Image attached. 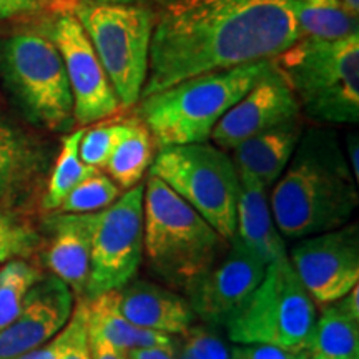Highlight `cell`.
Here are the masks:
<instances>
[{
    "label": "cell",
    "mask_w": 359,
    "mask_h": 359,
    "mask_svg": "<svg viewBox=\"0 0 359 359\" xmlns=\"http://www.w3.org/2000/svg\"><path fill=\"white\" fill-rule=\"evenodd\" d=\"M45 273L29 259H11L0 266V330L20 311L27 294Z\"/></svg>",
    "instance_id": "26"
},
{
    "label": "cell",
    "mask_w": 359,
    "mask_h": 359,
    "mask_svg": "<svg viewBox=\"0 0 359 359\" xmlns=\"http://www.w3.org/2000/svg\"><path fill=\"white\" fill-rule=\"evenodd\" d=\"M69 339L58 359H90L88 346V325H87V303L85 299H77L74 313L69 323Z\"/></svg>",
    "instance_id": "31"
},
{
    "label": "cell",
    "mask_w": 359,
    "mask_h": 359,
    "mask_svg": "<svg viewBox=\"0 0 359 359\" xmlns=\"http://www.w3.org/2000/svg\"><path fill=\"white\" fill-rule=\"evenodd\" d=\"M299 111L293 90L275 65L222 116L210 138L222 150H233L253 135L298 118Z\"/></svg>",
    "instance_id": "15"
},
{
    "label": "cell",
    "mask_w": 359,
    "mask_h": 359,
    "mask_svg": "<svg viewBox=\"0 0 359 359\" xmlns=\"http://www.w3.org/2000/svg\"><path fill=\"white\" fill-rule=\"evenodd\" d=\"M228 241L182 196L150 175L143 191V253L156 275L188 290L218 263Z\"/></svg>",
    "instance_id": "4"
},
{
    "label": "cell",
    "mask_w": 359,
    "mask_h": 359,
    "mask_svg": "<svg viewBox=\"0 0 359 359\" xmlns=\"http://www.w3.org/2000/svg\"><path fill=\"white\" fill-rule=\"evenodd\" d=\"M316 320V303L283 257L266 264L258 288L224 326L235 344L309 349Z\"/></svg>",
    "instance_id": "7"
},
{
    "label": "cell",
    "mask_w": 359,
    "mask_h": 359,
    "mask_svg": "<svg viewBox=\"0 0 359 359\" xmlns=\"http://www.w3.org/2000/svg\"><path fill=\"white\" fill-rule=\"evenodd\" d=\"M85 128L74 130L62 140L60 154L53 165L50 178L42 196V208L45 212H57L58 206L65 200V196L79 185L82 180L97 172V168L88 167L80 160L79 147L82 140Z\"/></svg>",
    "instance_id": "25"
},
{
    "label": "cell",
    "mask_w": 359,
    "mask_h": 359,
    "mask_svg": "<svg viewBox=\"0 0 359 359\" xmlns=\"http://www.w3.org/2000/svg\"><path fill=\"white\" fill-rule=\"evenodd\" d=\"M299 39L291 0H172L155 19L140 100L210 72L273 60Z\"/></svg>",
    "instance_id": "1"
},
{
    "label": "cell",
    "mask_w": 359,
    "mask_h": 359,
    "mask_svg": "<svg viewBox=\"0 0 359 359\" xmlns=\"http://www.w3.org/2000/svg\"><path fill=\"white\" fill-rule=\"evenodd\" d=\"M230 243L226 257L187 290L193 314L208 325H226L251 298L266 269L235 238Z\"/></svg>",
    "instance_id": "13"
},
{
    "label": "cell",
    "mask_w": 359,
    "mask_h": 359,
    "mask_svg": "<svg viewBox=\"0 0 359 359\" xmlns=\"http://www.w3.org/2000/svg\"><path fill=\"white\" fill-rule=\"evenodd\" d=\"M85 303H87L88 330L102 334L123 351L163 346L175 341L170 334L132 325L118 308V291L98 294L93 299H85Z\"/></svg>",
    "instance_id": "21"
},
{
    "label": "cell",
    "mask_w": 359,
    "mask_h": 359,
    "mask_svg": "<svg viewBox=\"0 0 359 359\" xmlns=\"http://www.w3.org/2000/svg\"><path fill=\"white\" fill-rule=\"evenodd\" d=\"M358 203V180L338 135L327 128L303 132L269 198L281 236L302 240L338 230L349 223Z\"/></svg>",
    "instance_id": "2"
},
{
    "label": "cell",
    "mask_w": 359,
    "mask_h": 359,
    "mask_svg": "<svg viewBox=\"0 0 359 359\" xmlns=\"http://www.w3.org/2000/svg\"><path fill=\"white\" fill-rule=\"evenodd\" d=\"M288 259L314 303H336L359 283L358 224L302 238Z\"/></svg>",
    "instance_id": "11"
},
{
    "label": "cell",
    "mask_w": 359,
    "mask_h": 359,
    "mask_svg": "<svg viewBox=\"0 0 359 359\" xmlns=\"http://www.w3.org/2000/svg\"><path fill=\"white\" fill-rule=\"evenodd\" d=\"M346 148H348V165L351 168V172L354 175V178L359 180V142H358V133L354 135H348V140H346Z\"/></svg>",
    "instance_id": "39"
},
{
    "label": "cell",
    "mask_w": 359,
    "mask_h": 359,
    "mask_svg": "<svg viewBox=\"0 0 359 359\" xmlns=\"http://www.w3.org/2000/svg\"><path fill=\"white\" fill-rule=\"evenodd\" d=\"M182 336V346L191 354L193 359H231L226 344L208 327L190 326Z\"/></svg>",
    "instance_id": "30"
},
{
    "label": "cell",
    "mask_w": 359,
    "mask_h": 359,
    "mask_svg": "<svg viewBox=\"0 0 359 359\" xmlns=\"http://www.w3.org/2000/svg\"><path fill=\"white\" fill-rule=\"evenodd\" d=\"M177 359H193V358H191V354L188 353L187 349L182 346V344H180L178 351H177Z\"/></svg>",
    "instance_id": "41"
},
{
    "label": "cell",
    "mask_w": 359,
    "mask_h": 359,
    "mask_svg": "<svg viewBox=\"0 0 359 359\" xmlns=\"http://www.w3.org/2000/svg\"><path fill=\"white\" fill-rule=\"evenodd\" d=\"M123 109L140 102L155 13L150 7L80 2L74 12Z\"/></svg>",
    "instance_id": "9"
},
{
    "label": "cell",
    "mask_w": 359,
    "mask_h": 359,
    "mask_svg": "<svg viewBox=\"0 0 359 359\" xmlns=\"http://www.w3.org/2000/svg\"><path fill=\"white\" fill-rule=\"evenodd\" d=\"M118 308L135 326L165 334H183L193 326V314L185 298L148 281H130L118 290Z\"/></svg>",
    "instance_id": "18"
},
{
    "label": "cell",
    "mask_w": 359,
    "mask_h": 359,
    "mask_svg": "<svg viewBox=\"0 0 359 359\" xmlns=\"http://www.w3.org/2000/svg\"><path fill=\"white\" fill-rule=\"evenodd\" d=\"M37 11L34 0H0V20L12 19L25 12Z\"/></svg>",
    "instance_id": "36"
},
{
    "label": "cell",
    "mask_w": 359,
    "mask_h": 359,
    "mask_svg": "<svg viewBox=\"0 0 359 359\" xmlns=\"http://www.w3.org/2000/svg\"><path fill=\"white\" fill-rule=\"evenodd\" d=\"M48 163L43 143L0 110V210L20 213L37 195Z\"/></svg>",
    "instance_id": "16"
},
{
    "label": "cell",
    "mask_w": 359,
    "mask_h": 359,
    "mask_svg": "<svg viewBox=\"0 0 359 359\" xmlns=\"http://www.w3.org/2000/svg\"><path fill=\"white\" fill-rule=\"evenodd\" d=\"M85 4H95V6H138L145 0H80Z\"/></svg>",
    "instance_id": "40"
},
{
    "label": "cell",
    "mask_w": 359,
    "mask_h": 359,
    "mask_svg": "<svg viewBox=\"0 0 359 359\" xmlns=\"http://www.w3.org/2000/svg\"><path fill=\"white\" fill-rule=\"evenodd\" d=\"M88 346H90V359H128L127 351L116 348L109 339L103 338L102 334L88 330Z\"/></svg>",
    "instance_id": "34"
},
{
    "label": "cell",
    "mask_w": 359,
    "mask_h": 359,
    "mask_svg": "<svg viewBox=\"0 0 359 359\" xmlns=\"http://www.w3.org/2000/svg\"><path fill=\"white\" fill-rule=\"evenodd\" d=\"M43 226L48 238L39 253H42L45 266L69 286L75 298L83 299L90 275L92 213L53 212Z\"/></svg>",
    "instance_id": "17"
},
{
    "label": "cell",
    "mask_w": 359,
    "mask_h": 359,
    "mask_svg": "<svg viewBox=\"0 0 359 359\" xmlns=\"http://www.w3.org/2000/svg\"><path fill=\"white\" fill-rule=\"evenodd\" d=\"M231 359H309L308 349H286L271 344H236Z\"/></svg>",
    "instance_id": "32"
},
{
    "label": "cell",
    "mask_w": 359,
    "mask_h": 359,
    "mask_svg": "<svg viewBox=\"0 0 359 359\" xmlns=\"http://www.w3.org/2000/svg\"><path fill=\"white\" fill-rule=\"evenodd\" d=\"M309 359H359V321L326 306L314 325Z\"/></svg>",
    "instance_id": "24"
},
{
    "label": "cell",
    "mask_w": 359,
    "mask_h": 359,
    "mask_svg": "<svg viewBox=\"0 0 359 359\" xmlns=\"http://www.w3.org/2000/svg\"><path fill=\"white\" fill-rule=\"evenodd\" d=\"M302 135L303 123L294 118L246 138L233 148L231 160L238 173L250 175L266 188L275 185L288 167Z\"/></svg>",
    "instance_id": "20"
},
{
    "label": "cell",
    "mask_w": 359,
    "mask_h": 359,
    "mask_svg": "<svg viewBox=\"0 0 359 359\" xmlns=\"http://www.w3.org/2000/svg\"><path fill=\"white\" fill-rule=\"evenodd\" d=\"M178 344L177 341L170 344H163V346H154V348H137L127 351L128 359H177Z\"/></svg>",
    "instance_id": "35"
},
{
    "label": "cell",
    "mask_w": 359,
    "mask_h": 359,
    "mask_svg": "<svg viewBox=\"0 0 359 359\" xmlns=\"http://www.w3.org/2000/svg\"><path fill=\"white\" fill-rule=\"evenodd\" d=\"M0 82L27 122L50 132L75 127L74 97L52 37L24 30L0 40Z\"/></svg>",
    "instance_id": "6"
},
{
    "label": "cell",
    "mask_w": 359,
    "mask_h": 359,
    "mask_svg": "<svg viewBox=\"0 0 359 359\" xmlns=\"http://www.w3.org/2000/svg\"><path fill=\"white\" fill-rule=\"evenodd\" d=\"M43 236L19 212L0 210V263L29 259L42 248Z\"/></svg>",
    "instance_id": "27"
},
{
    "label": "cell",
    "mask_w": 359,
    "mask_h": 359,
    "mask_svg": "<svg viewBox=\"0 0 359 359\" xmlns=\"http://www.w3.org/2000/svg\"><path fill=\"white\" fill-rule=\"evenodd\" d=\"M34 2L37 8H47L60 15H74L80 0H34Z\"/></svg>",
    "instance_id": "37"
},
{
    "label": "cell",
    "mask_w": 359,
    "mask_h": 359,
    "mask_svg": "<svg viewBox=\"0 0 359 359\" xmlns=\"http://www.w3.org/2000/svg\"><path fill=\"white\" fill-rule=\"evenodd\" d=\"M143 191L130 188L115 203L92 213L90 275L83 299L122 290L137 275L143 258Z\"/></svg>",
    "instance_id": "10"
},
{
    "label": "cell",
    "mask_w": 359,
    "mask_h": 359,
    "mask_svg": "<svg viewBox=\"0 0 359 359\" xmlns=\"http://www.w3.org/2000/svg\"><path fill=\"white\" fill-rule=\"evenodd\" d=\"M67 339H69V330H67V325L60 333L53 336L50 341L42 344V346L32 349V351L22 354L17 359H58L60 358L62 351H64Z\"/></svg>",
    "instance_id": "33"
},
{
    "label": "cell",
    "mask_w": 359,
    "mask_h": 359,
    "mask_svg": "<svg viewBox=\"0 0 359 359\" xmlns=\"http://www.w3.org/2000/svg\"><path fill=\"white\" fill-rule=\"evenodd\" d=\"M75 308V294L53 275H43L17 316L0 330V359H17L60 333Z\"/></svg>",
    "instance_id": "14"
},
{
    "label": "cell",
    "mask_w": 359,
    "mask_h": 359,
    "mask_svg": "<svg viewBox=\"0 0 359 359\" xmlns=\"http://www.w3.org/2000/svg\"><path fill=\"white\" fill-rule=\"evenodd\" d=\"M154 158L155 145L150 132L142 122L132 120L127 122L123 137L107 161V175L120 190L127 191L140 183Z\"/></svg>",
    "instance_id": "22"
},
{
    "label": "cell",
    "mask_w": 359,
    "mask_h": 359,
    "mask_svg": "<svg viewBox=\"0 0 359 359\" xmlns=\"http://www.w3.org/2000/svg\"><path fill=\"white\" fill-rule=\"evenodd\" d=\"M50 37L65 65L74 97L75 125L83 128L115 115L122 105L75 15L58 17Z\"/></svg>",
    "instance_id": "12"
},
{
    "label": "cell",
    "mask_w": 359,
    "mask_h": 359,
    "mask_svg": "<svg viewBox=\"0 0 359 359\" xmlns=\"http://www.w3.org/2000/svg\"><path fill=\"white\" fill-rule=\"evenodd\" d=\"M240 175V196L236 206V235L250 253L264 264L286 257V246L278 231L269 206L268 188L258 180L245 173Z\"/></svg>",
    "instance_id": "19"
},
{
    "label": "cell",
    "mask_w": 359,
    "mask_h": 359,
    "mask_svg": "<svg viewBox=\"0 0 359 359\" xmlns=\"http://www.w3.org/2000/svg\"><path fill=\"white\" fill-rule=\"evenodd\" d=\"M302 39L341 40L359 35L358 17L339 0H291Z\"/></svg>",
    "instance_id": "23"
},
{
    "label": "cell",
    "mask_w": 359,
    "mask_h": 359,
    "mask_svg": "<svg viewBox=\"0 0 359 359\" xmlns=\"http://www.w3.org/2000/svg\"><path fill=\"white\" fill-rule=\"evenodd\" d=\"M150 175L182 196L223 240L235 238L240 175L222 148L206 142L160 148Z\"/></svg>",
    "instance_id": "8"
},
{
    "label": "cell",
    "mask_w": 359,
    "mask_h": 359,
    "mask_svg": "<svg viewBox=\"0 0 359 359\" xmlns=\"http://www.w3.org/2000/svg\"><path fill=\"white\" fill-rule=\"evenodd\" d=\"M125 130H127V123L98 125V127L85 130L79 147L80 160L92 168H105L111 151L123 137Z\"/></svg>",
    "instance_id": "29"
},
{
    "label": "cell",
    "mask_w": 359,
    "mask_h": 359,
    "mask_svg": "<svg viewBox=\"0 0 359 359\" xmlns=\"http://www.w3.org/2000/svg\"><path fill=\"white\" fill-rule=\"evenodd\" d=\"M122 190L109 178L97 170L77 187L72 190L62 205L58 206V213H97L109 208L111 203L118 200Z\"/></svg>",
    "instance_id": "28"
},
{
    "label": "cell",
    "mask_w": 359,
    "mask_h": 359,
    "mask_svg": "<svg viewBox=\"0 0 359 359\" xmlns=\"http://www.w3.org/2000/svg\"><path fill=\"white\" fill-rule=\"evenodd\" d=\"M273 62L314 122H359V35L299 39Z\"/></svg>",
    "instance_id": "5"
},
{
    "label": "cell",
    "mask_w": 359,
    "mask_h": 359,
    "mask_svg": "<svg viewBox=\"0 0 359 359\" xmlns=\"http://www.w3.org/2000/svg\"><path fill=\"white\" fill-rule=\"evenodd\" d=\"M275 69L273 60L210 72L140 100L138 118L158 148L203 143L222 116Z\"/></svg>",
    "instance_id": "3"
},
{
    "label": "cell",
    "mask_w": 359,
    "mask_h": 359,
    "mask_svg": "<svg viewBox=\"0 0 359 359\" xmlns=\"http://www.w3.org/2000/svg\"><path fill=\"white\" fill-rule=\"evenodd\" d=\"M333 304L338 306L339 311H343L344 314H348L349 318L359 321V288L358 286H354L348 294H344L343 298L338 299V302Z\"/></svg>",
    "instance_id": "38"
}]
</instances>
